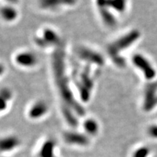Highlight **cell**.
Listing matches in <instances>:
<instances>
[{
	"label": "cell",
	"instance_id": "obj_1",
	"mask_svg": "<svg viewBox=\"0 0 157 157\" xmlns=\"http://www.w3.org/2000/svg\"><path fill=\"white\" fill-rule=\"evenodd\" d=\"M52 66L59 94L64 102V105L71 109L78 115L84 114L83 107L76 101L69 86V80L66 74L65 65V51L63 46L55 50L52 57Z\"/></svg>",
	"mask_w": 157,
	"mask_h": 157
},
{
	"label": "cell",
	"instance_id": "obj_2",
	"mask_svg": "<svg viewBox=\"0 0 157 157\" xmlns=\"http://www.w3.org/2000/svg\"><path fill=\"white\" fill-rule=\"evenodd\" d=\"M140 36V31L132 30L127 34L121 36L108 47V52L114 63L119 67H124L126 65L124 58L120 56V52L129 48Z\"/></svg>",
	"mask_w": 157,
	"mask_h": 157
},
{
	"label": "cell",
	"instance_id": "obj_3",
	"mask_svg": "<svg viewBox=\"0 0 157 157\" xmlns=\"http://www.w3.org/2000/svg\"><path fill=\"white\" fill-rule=\"evenodd\" d=\"M132 63L140 69L147 80H152L156 75L155 68L148 60L140 54H136L132 57Z\"/></svg>",
	"mask_w": 157,
	"mask_h": 157
},
{
	"label": "cell",
	"instance_id": "obj_4",
	"mask_svg": "<svg viewBox=\"0 0 157 157\" xmlns=\"http://www.w3.org/2000/svg\"><path fill=\"white\" fill-rule=\"evenodd\" d=\"M157 105V83L151 82L144 90L143 106L145 111H151Z\"/></svg>",
	"mask_w": 157,
	"mask_h": 157
},
{
	"label": "cell",
	"instance_id": "obj_5",
	"mask_svg": "<svg viewBox=\"0 0 157 157\" xmlns=\"http://www.w3.org/2000/svg\"><path fill=\"white\" fill-rule=\"evenodd\" d=\"M78 56L81 60L88 63L102 66L104 63L103 56L98 52L87 48H80L77 51Z\"/></svg>",
	"mask_w": 157,
	"mask_h": 157
},
{
	"label": "cell",
	"instance_id": "obj_6",
	"mask_svg": "<svg viewBox=\"0 0 157 157\" xmlns=\"http://www.w3.org/2000/svg\"><path fill=\"white\" fill-rule=\"evenodd\" d=\"M35 42L39 46L44 48L49 45H58L60 40L56 31L50 29H45L43 31V36L36 37Z\"/></svg>",
	"mask_w": 157,
	"mask_h": 157
},
{
	"label": "cell",
	"instance_id": "obj_7",
	"mask_svg": "<svg viewBox=\"0 0 157 157\" xmlns=\"http://www.w3.org/2000/svg\"><path fill=\"white\" fill-rule=\"evenodd\" d=\"M77 0H39V5L43 10H55L63 6H73Z\"/></svg>",
	"mask_w": 157,
	"mask_h": 157
},
{
	"label": "cell",
	"instance_id": "obj_8",
	"mask_svg": "<svg viewBox=\"0 0 157 157\" xmlns=\"http://www.w3.org/2000/svg\"><path fill=\"white\" fill-rule=\"evenodd\" d=\"M64 140L68 144L84 146L89 144V139L85 135L76 132H66L64 134Z\"/></svg>",
	"mask_w": 157,
	"mask_h": 157
},
{
	"label": "cell",
	"instance_id": "obj_9",
	"mask_svg": "<svg viewBox=\"0 0 157 157\" xmlns=\"http://www.w3.org/2000/svg\"><path fill=\"white\" fill-rule=\"evenodd\" d=\"M98 8L101 7H107L108 8L117 11L118 13H123L126 10L127 0H96Z\"/></svg>",
	"mask_w": 157,
	"mask_h": 157
},
{
	"label": "cell",
	"instance_id": "obj_10",
	"mask_svg": "<svg viewBox=\"0 0 157 157\" xmlns=\"http://www.w3.org/2000/svg\"><path fill=\"white\" fill-rule=\"evenodd\" d=\"M15 62L23 67H33L37 63V58L34 53L23 52L17 54L15 57Z\"/></svg>",
	"mask_w": 157,
	"mask_h": 157
},
{
	"label": "cell",
	"instance_id": "obj_11",
	"mask_svg": "<svg viewBox=\"0 0 157 157\" xmlns=\"http://www.w3.org/2000/svg\"><path fill=\"white\" fill-rule=\"evenodd\" d=\"M48 111V106L44 101H37L30 108L29 111V117L33 119H37L46 114Z\"/></svg>",
	"mask_w": 157,
	"mask_h": 157
},
{
	"label": "cell",
	"instance_id": "obj_12",
	"mask_svg": "<svg viewBox=\"0 0 157 157\" xmlns=\"http://www.w3.org/2000/svg\"><path fill=\"white\" fill-rule=\"evenodd\" d=\"M98 10H99L100 15L105 25H109V26H113L116 25L117 20L113 13L110 12L109 9L107 7H98Z\"/></svg>",
	"mask_w": 157,
	"mask_h": 157
},
{
	"label": "cell",
	"instance_id": "obj_13",
	"mask_svg": "<svg viewBox=\"0 0 157 157\" xmlns=\"http://www.w3.org/2000/svg\"><path fill=\"white\" fill-rule=\"evenodd\" d=\"M19 145V140L14 136H10L2 138L1 140L2 151H9Z\"/></svg>",
	"mask_w": 157,
	"mask_h": 157
},
{
	"label": "cell",
	"instance_id": "obj_14",
	"mask_svg": "<svg viewBox=\"0 0 157 157\" xmlns=\"http://www.w3.org/2000/svg\"><path fill=\"white\" fill-rule=\"evenodd\" d=\"M55 142L52 140H49L46 141L42 145V148L39 153V157H56L54 154L55 148Z\"/></svg>",
	"mask_w": 157,
	"mask_h": 157
},
{
	"label": "cell",
	"instance_id": "obj_15",
	"mask_svg": "<svg viewBox=\"0 0 157 157\" xmlns=\"http://www.w3.org/2000/svg\"><path fill=\"white\" fill-rule=\"evenodd\" d=\"M2 16L5 21L7 22H11V21H15L17 17V12L15 7L12 6H3L2 7Z\"/></svg>",
	"mask_w": 157,
	"mask_h": 157
},
{
	"label": "cell",
	"instance_id": "obj_16",
	"mask_svg": "<svg viewBox=\"0 0 157 157\" xmlns=\"http://www.w3.org/2000/svg\"><path fill=\"white\" fill-rule=\"evenodd\" d=\"M84 127L85 131L89 135H95L97 134L99 129L98 124L95 120L93 119H87L84 123Z\"/></svg>",
	"mask_w": 157,
	"mask_h": 157
},
{
	"label": "cell",
	"instance_id": "obj_17",
	"mask_svg": "<svg viewBox=\"0 0 157 157\" xmlns=\"http://www.w3.org/2000/svg\"><path fill=\"white\" fill-rule=\"evenodd\" d=\"M63 114L65 116V119L67 121L68 124H70L72 127H76L78 125L77 119L74 114L73 113V110L70 108H68L66 105H64L63 109Z\"/></svg>",
	"mask_w": 157,
	"mask_h": 157
},
{
	"label": "cell",
	"instance_id": "obj_18",
	"mask_svg": "<svg viewBox=\"0 0 157 157\" xmlns=\"http://www.w3.org/2000/svg\"><path fill=\"white\" fill-rule=\"evenodd\" d=\"M11 97H12V93L10 91V90L7 89V88H3V89L1 90L2 111H4V109H5L6 105H7V101L10 100Z\"/></svg>",
	"mask_w": 157,
	"mask_h": 157
},
{
	"label": "cell",
	"instance_id": "obj_19",
	"mask_svg": "<svg viewBox=\"0 0 157 157\" xmlns=\"http://www.w3.org/2000/svg\"><path fill=\"white\" fill-rule=\"evenodd\" d=\"M149 154V149L146 147L138 148L135 152L133 157H147Z\"/></svg>",
	"mask_w": 157,
	"mask_h": 157
},
{
	"label": "cell",
	"instance_id": "obj_20",
	"mask_svg": "<svg viewBox=\"0 0 157 157\" xmlns=\"http://www.w3.org/2000/svg\"><path fill=\"white\" fill-rule=\"evenodd\" d=\"M148 133L151 137L157 138V125L154 124L148 127Z\"/></svg>",
	"mask_w": 157,
	"mask_h": 157
},
{
	"label": "cell",
	"instance_id": "obj_21",
	"mask_svg": "<svg viewBox=\"0 0 157 157\" xmlns=\"http://www.w3.org/2000/svg\"><path fill=\"white\" fill-rule=\"evenodd\" d=\"M6 1L11 4H16L18 2V0H6Z\"/></svg>",
	"mask_w": 157,
	"mask_h": 157
}]
</instances>
